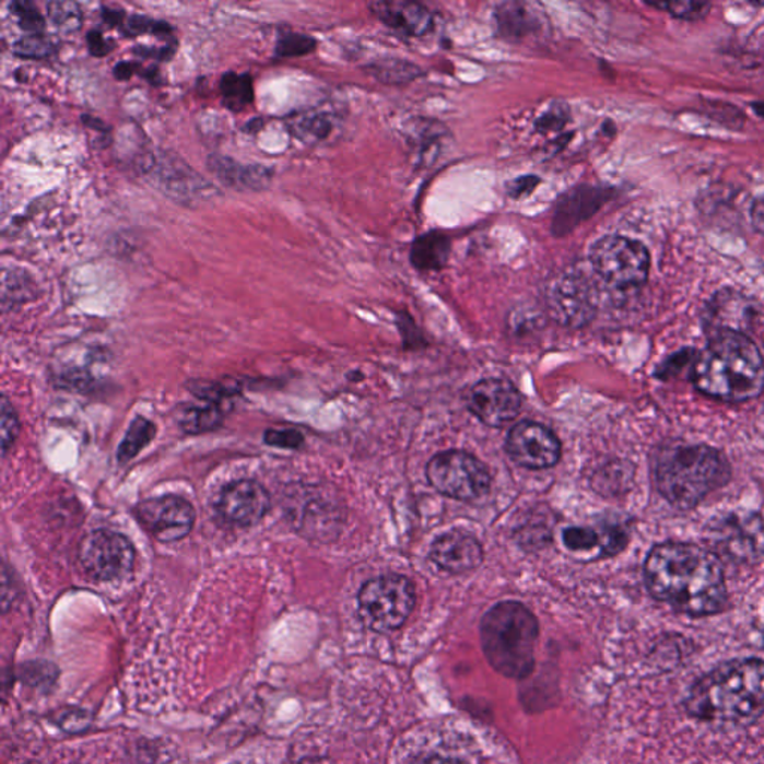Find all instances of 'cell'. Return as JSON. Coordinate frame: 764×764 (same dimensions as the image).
Returning a JSON list of instances; mask_svg holds the SVG:
<instances>
[{"instance_id":"e575fe53","label":"cell","mask_w":764,"mask_h":764,"mask_svg":"<svg viewBox=\"0 0 764 764\" xmlns=\"http://www.w3.org/2000/svg\"><path fill=\"white\" fill-rule=\"evenodd\" d=\"M121 27L122 32L128 36L153 34L165 39L173 36V27L169 26V23L155 22V20L142 17V15H132V17L126 20Z\"/></svg>"},{"instance_id":"3957f363","label":"cell","mask_w":764,"mask_h":764,"mask_svg":"<svg viewBox=\"0 0 764 764\" xmlns=\"http://www.w3.org/2000/svg\"><path fill=\"white\" fill-rule=\"evenodd\" d=\"M764 708V661L738 659L710 670L693 685L685 709L705 721H741Z\"/></svg>"},{"instance_id":"d4e9b609","label":"cell","mask_w":764,"mask_h":764,"mask_svg":"<svg viewBox=\"0 0 764 764\" xmlns=\"http://www.w3.org/2000/svg\"><path fill=\"white\" fill-rule=\"evenodd\" d=\"M444 134L445 129L439 122L428 120L412 122L411 130L408 132V141H410L416 161L421 165H427V163L438 158Z\"/></svg>"},{"instance_id":"ab89813d","label":"cell","mask_w":764,"mask_h":764,"mask_svg":"<svg viewBox=\"0 0 764 764\" xmlns=\"http://www.w3.org/2000/svg\"><path fill=\"white\" fill-rule=\"evenodd\" d=\"M265 443L278 448L297 449L304 444V435L294 428H283V431H268L265 435Z\"/></svg>"},{"instance_id":"ffe728a7","label":"cell","mask_w":764,"mask_h":764,"mask_svg":"<svg viewBox=\"0 0 764 764\" xmlns=\"http://www.w3.org/2000/svg\"><path fill=\"white\" fill-rule=\"evenodd\" d=\"M431 559L435 565L449 574H465L481 566L484 562V550L472 534L449 532L433 542Z\"/></svg>"},{"instance_id":"cb8c5ba5","label":"cell","mask_w":764,"mask_h":764,"mask_svg":"<svg viewBox=\"0 0 764 764\" xmlns=\"http://www.w3.org/2000/svg\"><path fill=\"white\" fill-rule=\"evenodd\" d=\"M224 414L215 402L183 404L177 411V423L189 435H202L222 426Z\"/></svg>"},{"instance_id":"4dcf8cb0","label":"cell","mask_w":764,"mask_h":764,"mask_svg":"<svg viewBox=\"0 0 764 764\" xmlns=\"http://www.w3.org/2000/svg\"><path fill=\"white\" fill-rule=\"evenodd\" d=\"M32 290H34V284L23 271L14 269V271L3 273V308H7L8 304H22L28 296H32Z\"/></svg>"},{"instance_id":"e0dca14e","label":"cell","mask_w":764,"mask_h":764,"mask_svg":"<svg viewBox=\"0 0 764 764\" xmlns=\"http://www.w3.org/2000/svg\"><path fill=\"white\" fill-rule=\"evenodd\" d=\"M610 199V190L604 187L581 184L560 196L555 203L551 232L555 238H563L586 222Z\"/></svg>"},{"instance_id":"d6986e66","label":"cell","mask_w":764,"mask_h":764,"mask_svg":"<svg viewBox=\"0 0 764 764\" xmlns=\"http://www.w3.org/2000/svg\"><path fill=\"white\" fill-rule=\"evenodd\" d=\"M372 14L407 38H423L435 27L432 11L423 3L412 0H387V2L369 3Z\"/></svg>"},{"instance_id":"7a4b0ae2","label":"cell","mask_w":764,"mask_h":764,"mask_svg":"<svg viewBox=\"0 0 764 764\" xmlns=\"http://www.w3.org/2000/svg\"><path fill=\"white\" fill-rule=\"evenodd\" d=\"M692 381L698 391L725 402H745L762 395L764 359L745 333L718 330L696 353Z\"/></svg>"},{"instance_id":"5b68a950","label":"cell","mask_w":764,"mask_h":764,"mask_svg":"<svg viewBox=\"0 0 764 764\" xmlns=\"http://www.w3.org/2000/svg\"><path fill=\"white\" fill-rule=\"evenodd\" d=\"M539 624L520 602H501L481 621V643L489 663L504 677L521 680L534 666Z\"/></svg>"},{"instance_id":"1f68e13d","label":"cell","mask_w":764,"mask_h":764,"mask_svg":"<svg viewBox=\"0 0 764 764\" xmlns=\"http://www.w3.org/2000/svg\"><path fill=\"white\" fill-rule=\"evenodd\" d=\"M20 421L17 412L12 407L10 400L3 396L0 402V445H2L3 456L10 451L12 445L19 438Z\"/></svg>"},{"instance_id":"9a60e30c","label":"cell","mask_w":764,"mask_h":764,"mask_svg":"<svg viewBox=\"0 0 764 764\" xmlns=\"http://www.w3.org/2000/svg\"><path fill=\"white\" fill-rule=\"evenodd\" d=\"M466 403L482 423L502 427L517 419L521 395L508 379L487 378L469 388Z\"/></svg>"},{"instance_id":"83f0119b","label":"cell","mask_w":764,"mask_h":764,"mask_svg":"<svg viewBox=\"0 0 764 764\" xmlns=\"http://www.w3.org/2000/svg\"><path fill=\"white\" fill-rule=\"evenodd\" d=\"M155 433H157V427L153 421L146 420L144 416H137L130 424L120 447H118V461L128 463L134 459L155 438Z\"/></svg>"},{"instance_id":"f35d334b","label":"cell","mask_w":764,"mask_h":764,"mask_svg":"<svg viewBox=\"0 0 764 764\" xmlns=\"http://www.w3.org/2000/svg\"><path fill=\"white\" fill-rule=\"evenodd\" d=\"M563 542L572 551L595 549L600 542L599 534L587 527H569L563 532Z\"/></svg>"},{"instance_id":"277c9868","label":"cell","mask_w":764,"mask_h":764,"mask_svg":"<svg viewBox=\"0 0 764 764\" xmlns=\"http://www.w3.org/2000/svg\"><path fill=\"white\" fill-rule=\"evenodd\" d=\"M730 478L725 455L709 445H668L654 460V481L661 496L680 509H693Z\"/></svg>"},{"instance_id":"681fc988","label":"cell","mask_w":764,"mask_h":764,"mask_svg":"<svg viewBox=\"0 0 764 764\" xmlns=\"http://www.w3.org/2000/svg\"><path fill=\"white\" fill-rule=\"evenodd\" d=\"M755 111H757L760 117H764V102H760V104L754 105Z\"/></svg>"},{"instance_id":"30bf717a","label":"cell","mask_w":764,"mask_h":764,"mask_svg":"<svg viewBox=\"0 0 764 764\" xmlns=\"http://www.w3.org/2000/svg\"><path fill=\"white\" fill-rule=\"evenodd\" d=\"M141 166L142 173L155 189L181 205H195L216 196V189L211 183L200 177L178 155L167 151L146 154Z\"/></svg>"},{"instance_id":"7c38bea8","label":"cell","mask_w":764,"mask_h":764,"mask_svg":"<svg viewBox=\"0 0 764 764\" xmlns=\"http://www.w3.org/2000/svg\"><path fill=\"white\" fill-rule=\"evenodd\" d=\"M545 304L559 325L579 329L587 326L598 309V296L584 273L567 271L553 278L545 289Z\"/></svg>"},{"instance_id":"ba28073f","label":"cell","mask_w":764,"mask_h":764,"mask_svg":"<svg viewBox=\"0 0 764 764\" xmlns=\"http://www.w3.org/2000/svg\"><path fill=\"white\" fill-rule=\"evenodd\" d=\"M592 271L615 289L639 287L649 273L648 249L626 236H603L590 248Z\"/></svg>"},{"instance_id":"4316f807","label":"cell","mask_w":764,"mask_h":764,"mask_svg":"<svg viewBox=\"0 0 764 764\" xmlns=\"http://www.w3.org/2000/svg\"><path fill=\"white\" fill-rule=\"evenodd\" d=\"M290 130L301 141L316 144L333 133L334 118L329 113L310 111L301 114L290 121Z\"/></svg>"},{"instance_id":"f1b7e54d","label":"cell","mask_w":764,"mask_h":764,"mask_svg":"<svg viewBox=\"0 0 764 764\" xmlns=\"http://www.w3.org/2000/svg\"><path fill=\"white\" fill-rule=\"evenodd\" d=\"M222 95L224 104L233 111H239L255 99V89H252V78L249 73L228 72L222 78Z\"/></svg>"},{"instance_id":"6da1fadb","label":"cell","mask_w":764,"mask_h":764,"mask_svg":"<svg viewBox=\"0 0 764 764\" xmlns=\"http://www.w3.org/2000/svg\"><path fill=\"white\" fill-rule=\"evenodd\" d=\"M644 574L653 598L682 614L705 616L725 610V571L709 549L685 542L660 543L649 551Z\"/></svg>"},{"instance_id":"484cf974","label":"cell","mask_w":764,"mask_h":764,"mask_svg":"<svg viewBox=\"0 0 764 764\" xmlns=\"http://www.w3.org/2000/svg\"><path fill=\"white\" fill-rule=\"evenodd\" d=\"M366 69L379 83L391 85L412 83L423 75V71L415 63L395 57L372 61Z\"/></svg>"},{"instance_id":"836d02e7","label":"cell","mask_w":764,"mask_h":764,"mask_svg":"<svg viewBox=\"0 0 764 764\" xmlns=\"http://www.w3.org/2000/svg\"><path fill=\"white\" fill-rule=\"evenodd\" d=\"M55 44L44 35H28L17 40L14 45V52L23 59H47L55 52Z\"/></svg>"},{"instance_id":"44dd1931","label":"cell","mask_w":764,"mask_h":764,"mask_svg":"<svg viewBox=\"0 0 764 764\" xmlns=\"http://www.w3.org/2000/svg\"><path fill=\"white\" fill-rule=\"evenodd\" d=\"M494 32L506 43L518 44L543 28V12L525 2H504L494 8Z\"/></svg>"},{"instance_id":"52a82bcc","label":"cell","mask_w":764,"mask_h":764,"mask_svg":"<svg viewBox=\"0 0 764 764\" xmlns=\"http://www.w3.org/2000/svg\"><path fill=\"white\" fill-rule=\"evenodd\" d=\"M706 541L720 560L755 565L764 560V520L750 510H734L709 522Z\"/></svg>"},{"instance_id":"7bdbcfd3","label":"cell","mask_w":764,"mask_h":764,"mask_svg":"<svg viewBox=\"0 0 764 764\" xmlns=\"http://www.w3.org/2000/svg\"><path fill=\"white\" fill-rule=\"evenodd\" d=\"M87 44L90 52L95 57H104L111 51V45L97 31L89 32Z\"/></svg>"},{"instance_id":"bcb514c9","label":"cell","mask_w":764,"mask_h":764,"mask_svg":"<svg viewBox=\"0 0 764 764\" xmlns=\"http://www.w3.org/2000/svg\"><path fill=\"white\" fill-rule=\"evenodd\" d=\"M133 69L134 64L122 61V63L117 64L116 69H114V75H116L118 80H128V78L132 77Z\"/></svg>"},{"instance_id":"4fadbf2b","label":"cell","mask_w":764,"mask_h":764,"mask_svg":"<svg viewBox=\"0 0 764 764\" xmlns=\"http://www.w3.org/2000/svg\"><path fill=\"white\" fill-rule=\"evenodd\" d=\"M134 516L146 532L163 543L189 537L196 521L193 505L179 496L146 498L134 508Z\"/></svg>"},{"instance_id":"60d3db41","label":"cell","mask_w":764,"mask_h":764,"mask_svg":"<svg viewBox=\"0 0 764 764\" xmlns=\"http://www.w3.org/2000/svg\"><path fill=\"white\" fill-rule=\"evenodd\" d=\"M599 539L600 543H602V551L607 555L620 553L627 543L626 533H624L621 527L616 526L604 527L602 537H599Z\"/></svg>"},{"instance_id":"8d00e7d4","label":"cell","mask_w":764,"mask_h":764,"mask_svg":"<svg viewBox=\"0 0 764 764\" xmlns=\"http://www.w3.org/2000/svg\"><path fill=\"white\" fill-rule=\"evenodd\" d=\"M10 8L23 31L31 32L32 35H40L45 27V20L34 3L24 0V2H12Z\"/></svg>"},{"instance_id":"8fae6325","label":"cell","mask_w":764,"mask_h":764,"mask_svg":"<svg viewBox=\"0 0 764 764\" xmlns=\"http://www.w3.org/2000/svg\"><path fill=\"white\" fill-rule=\"evenodd\" d=\"M78 560L85 574L97 581H114L132 574L134 549L125 534L93 530L81 539Z\"/></svg>"},{"instance_id":"c3c4849f","label":"cell","mask_w":764,"mask_h":764,"mask_svg":"<svg viewBox=\"0 0 764 764\" xmlns=\"http://www.w3.org/2000/svg\"><path fill=\"white\" fill-rule=\"evenodd\" d=\"M296 764H330V763L327 762V760H322V759L306 757V759L299 760V762H297Z\"/></svg>"},{"instance_id":"7402d4cb","label":"cell","mask_w":764,"mask_h":764,"mask_svg":"<svg viewBox=\"0 0 764 764\" xmlns=\"http://www.w3.org/2000/svg\"><path fill=\"white\" fill-rule=\"evenodd\" d=\"M208 169L223 186L238 191H263L271 186L273 171L263 165H244L226 155L212 154Z\"/></svg>"},{"instance_id":"5bb4252c","label":"cell","mask_w":764,"mask_h":764,"mask_svg":"<svg viewBox=\"0 0 764 764\" xmlns=\"http://www.w3.org/2000/svg\"><path fill=\"white\" fill-rule=\"evenodd\" d=\"M506 452L526 469H549L559 463L562 444L555 433L534 421H521L510 428Z\"/></svg>"},{"instance_id":"7dc6e473","label":"cell","mask_w":764,"mask_h":764,"mask_svg":"<svg viewBox=\"0 0 764 764\" xmlns=\"http://www.w3.org/2000/svg\"><path fill=\"white\" fill-rule=\"evenodd\" d=\"M421 764H465V763L460 762V760H457V759L439 757V755H436V757H431V759L424 760V762Z\"/></svg>"},{"instance_id":"ee69618b","label":"cell","mask_w":764,"mask_h":764,"mask_svg":"<svg viewBox=\"0 0 764 764\" xmlns=\"http://www.w3.org/2000/svg\"><path fill=\"white\" fill-rule=\"evenodd\" d=\"M102 17H104L105 23L109 24V26H122V20H125V14H122V11L118 10H109V8H104V11H102Z\"/></svg>"},{"instance_id":"d6a6232c","label":"cell","mask_w":764,"mask_h":764,"mask_svg":"<svg viewBox=\"0 0 764 764\" xmlns=\"http://www.w3.org/2000/svg\"><path fill=\"white\" fill-rule=\"evenodd\" d=\"M316 39L310 38L308 35L285 32L278 38L275 55L277 57L305 56L316 50Z\"/></svg>"},{"instance_id":"ac0fdd59","label":"cell","mask_w":764,"mask_h":764,"mask_svg":"<svg viewBox=\"0 0 764 764\" xmlns=\"http://www.w3.org/2000/svg\"><path fill=\"white\" fill-rule=\"evenodd\" d=\"M296 501L299 504V508L294 509L297 529L318 539H330V534L339 533L341 508L332 497L317 489H306Z\"/></svg>"},{"instance_id":"b9f144b4","label":"cell","mask_w":764,"mask_h":764,"mask_svg":"<svg viewBox=\"0 0 764 764\" xmlns=\"http://www.w3.org/2000/svg\"><path fill=\"white\" fill-rule=\"evenodd\" d=\"M539 184H541V178L534 177V175H526V177L516 178L506 184V193H508L509 198L522 199L532 195Z\"/></svg>"},{"instance_id":"d590c367","label":"cell","mask_w":764,"mask_h":764,"mask_svg":"<svg viewBox=\"0 0 764 764\" xmlns=\"http://www.w3.org/2000/svg\"><path fill=\"white\" fill-rule=\"evenodd\" d=\"M649 7L669 12L672 17L696 22L704 19L710 10V3L705 2H663L649 3Z\"/></svg>"},{"instance_id":"9c48e42d","label":"cell","mask_w":764,"mask_h":764,"mask_svg":"<svg viewBox=\"0 0 764 764\" xmlns=\"http://www.w3.org/2000/svg\"><path fill=\"white\" fill-rule=\"evenodd\" d=\"M427 480L444 496L457 501H475L485 496L492 487L487 466L469 452L444 451L428 461Z\"/></svg>"},{"instance_id":"f546056e","label":"cell","mask_w":764,"mask_h":764,"mask_svg":"<svg viewBox=\"0 0 764 764\" xmlns=\"http://www.w3.org/2000/svg\"><path fill=\"white\" fill-rule=\"evenodd\" d=\"M48 17L60 32L72 34L83 24V12L80 5L69 0H56L47 3Z\"/></svg>"},{"instance_id":"74e56055","label":"cell","mask_w":764,"mask_h":764,"mask_svg":"<svg viewBox=\"0 0 764 764\" xmlns=\"http://www.w3.org/2000/svg\"><path fill=\"white\" fill-rule=\"evenodd\" d=\"M567 121H569V106L557 102L538 117L534 129L542 134L555 133L565 129Z\"/></svg>"},{"instance_id":"603a6c76","label":"cell","mask_w":764,"mask_h":764,"mask_svg":"<svg viewBox=\"0 0 764 764\" xmlns=\"http://www.w3.org/2000/svg\"><path fill=\"white\" fill-rule=\"evenodd\" d=\"M451 255V239L443 232L432 231L419 236L412 244L411 265L421 272L440 271Z\"/></svg>"},{"instance_id":"8992f818","label":"cell","mask_w":764,"mask_h":764,"mask_svg":"<svg viewBox=\"0 0 764 764\" xmlns=\"http://www.w3.org/2000/svg\"><path fill=\"white\" fill-rule=\"evenodd\" d=\"M415 604L414 584L402 575L371 579L359 592V612L367 626L391 632L403 626Z\"/></svg>"},{"instance_id":"2e32d148","label":"cell","mask_w":764,"mask_h":764,"mask_svg":"<svg viewBox=\"0 0 764 764\" xmlns=\"http://www.w3.org/2000/svg\"><path fill=\"white\" fill-rule=\"evenodd\" d=\"M215 506L220 516L231 525L249 527L267 517L271 509V496L259 482L240 480L223 489Z\"/></svg>"},{"instance_id":"f6af8a7d","label":"cell","mask_w":764,"mask_h":764,"mask_svg":"<svg viewBox=\"0 0 764 764\" xmlns=\"http://www.w3.org/2000/svg\"><path fill=\"white\" fill-rule=\"evenodd\" d=\"M753 222L764 233V198L753 207Z\"/></svg>"}]
</instances>
